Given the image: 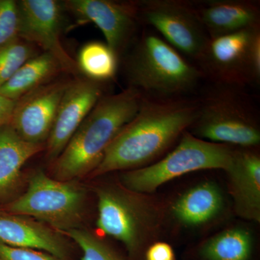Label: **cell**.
<instances>
[{
	"instance_id": "obj_26",
	"label": "cell",
	"mask_w": 260,
	"mask_h": 260,
	"mask_svg": "<svg viewBox=\"0 0 260 260\" xmlns=\"http://www.w3.org/2000/svg\"><path fill=\"white\" fill-rule=\"evenodd\" d=\"M145 258L146 260H174V250L167 243H153L147 249Z\"/></svg>"
},
{
	"instance_id": "obj_27",
	"label": "cell",
	"mask_w": 260,
	"mask_h": 260,
	"mask_svg": "<svg viewBox=\"0 0 260 260\" xmlns=\"http://www.w3.org/2000/svg\"><path fill=\"white\" fill-rule=\"evenodd\" d=\"M16 103L0 94V128L10 124Z\"/></svg>"
},
{
	"instance_id": "obj_18",
	"label": "cell",
	"mask_w": 260,
	"mask_h": 260,
	"mask_svg": "<svg viewBox=\"0 0 260 260\" xmlns=\"http://www.w3.org/2000/svg\"><path fill=\"white\" fill-rule=\"evenodd\" d=\"M42 149L22 139L10 124L0 128V201L16 189L24 164Z\"/></svg>"
},
{
	"instance_id": "obj_4",
	"label": "cell",
	"mask_w": 260,
	"mask_h": 260,
	"mask_svg": "<svg viewBox=\"0 0 260 260\" xmlns=\"http://www.w3.org/2000/svg\"><path fill=\"white\" fill-rule=\"evenodd\" d=\"M98 229L122 243L131 254L158 237L166 210L149 194L107 184L95 188Z\"/></svg>"
},
{
	"instance_id": "obj_8",
	"label": "cell",
	"mask_w": 260,
	"mask_h": 260,
	"mask_svg": "<svg viewBox=\"0 0 260 260\" xmlns=\"http://www.w3.org/2000/svg\"><path fill=\"white\" fill-rule=\"evenodd\" d=\"M197 61L204 76L215 84L240 88L259 83V27L209 38Z\"/></svg>"
},
{
	"instance_id": "obj_11",
	"label": "cell",
	"mask_w": 260,
	"mask_h": 260,
	"mask_svg": "<svg viewBox=\"0 0 260 260\" xmlns=\"http://www.w3.org/2000/svg\"><path fill=\"white\" fill-rule=\"evenodd\" d=\"M62 5L80 23L95 24L118 56L130 44L140 20L137 2L68 0Z\"/></svg>"
},
{
	"instance_id": "obj_14",
	"label": "cell",
	"mask_w": 260,
	"mask_h": 260,
	"mask_svg": "<svg viewBox=\"0 0 260 260\" xmlns=\"http://www.w3.org/2000/svg\"><path fill=\"white\" fill-rule=\"evenodd\" d=\"M235 213L250 221L260 222V157L253 148L233 150L225 169Z\"/></svg>"
},
{
	"instance_id": "obj_6",
	"label": "cell",
	"mask_w": 260,
	"mask_h": 260,
	"mask_svg": "<svg viewBox=\"0 0 260 260\" xmlns=\"http://www.w3.org/2000/svg\"><path fill=\"white\" fill-rule=\"evenodd\" d=\"M233 150L229 145L200 139L189 131L181 135L174 150L162 159L121 176V184L135 192L151 194L168 181L189 173L229 167Z\"/></svg>"
},
{
	"instance_id": "obj_10",
	"label": "cell",
	"mask_w": 260,
	"mask_h": 260,
	"mask_svg": "<svg viewBox=\"0 0 260 260\" xmlns=\"http://www.w3.org/2000/svg\"><path fill=\"white\" fill-rule=\"evenodd\" d=\"M18 37L42 48L59 61L64 72L78 74V65L61 41L62 4L55 0H20Z\"/></svg>"
},
{
	"instance_id": "obj_24",
	"label": "cell",
	"mask_w": 260,
	"mask_h": 260,
	"mask_svg": "<svg viewBox=\"0 0 260 260\" xmlns=\"http://www.w3.org/2000/svg\"><path fill=\"white\" fill-rule=\"evenodd\" d=\"M18 3L13 0H0V48L18 39Z\"/></svg>"
},
{
	"instance_id": "obj_16",
	"label": "cell",
	"mask_w": 260,
	"mask_h": 260,
	"mask_svg": "<svg viewBox=\"0 0 260 260\" xmlns=\"http://www.w3.org/2000/svg\"><path fill=\"white\" fill-rule=\"evenodd\" d=\"M193 5L209 38L259 27V8L254 2L207 0Z\"/></svg>"
},
{
	"instance_id": "obj_2",
	"label": "cell",
	"mask_w": 260,
	"mask_h": 260,
	"mask_svg": "<svg viewBox=\"0 0 260 260\" xmlns=\"http://www.w3.org/2000/svg\"><path fill=\"white\" fill-rule=\"evenodd\" d=\"M143 95L134 88L103 95L54 161V177L72 181L91 174L106 150L139 109Z\"/></svg>"
},
{
	"instance_id": "obj_19",
	"label": "cell",
	"mask_w": 260,
	"mask_h": 260,
	"mask_svg": "<svg viewBox=\"0 0 260 260\" xmlns=\"http://www.w3.org/2000/svg\"><path fill=\"white\" fill-rule=\"evenodd\" d=\"M64 72L59 61L50 54L43 52L24 63L14 75L0 88V94L18 101Z\"/></svg>"
},
{
	"instance_id": "obj_20",
	"label": "cell",
	"mask_w": 260,
	"mask_h": 260,
	"mask_svg": "<svg viewBox=\"0 0 260 260\" xmlns=\"http://www.w3.org/2000/svg\"><path fill=\"white\" fill-rule=\"evenodd\" d=\"M254 239L246 228H229L203 243L200 254L205 260H249Z\"/></svg>"
},
{
	"instance_id": "obj_7",
	"label": "cell",
	"mask_w": 260,
	"mask_h": 260,
	"mask_svg": "<svg viewBox=\"0 0 260 260\" xmlns=\"http://www.w3.org/2000/svg\"><path fill=\"white\" fill-rule=\"evenodd\" d=\"M85 200L86 194L81 186L73 181L52 179L39 169L29 178L25 192L9 203L6 210L45 223L64 234L79 228Z\"/></svg>"
},
{
	"instance_id": "obj_21",
	"label": "cell",
	"mask_w": 260,
	"mask_h": 260,
	"mask_svg": "<svg viewBox=\"0 0 260 260\" xmlns=\"http://www.w3.org/2000/svg\"><path fill=\"white\" fill-rule=\"evenodd\" d=\"M117 54L107 44L93 42L84 45L76 61L87 78L103 83L114 78L118 70Z\"/></svg>"
},
{
	"instance_id": "obj_3",
	"label": "cell",
	"mask_w": 260,
	"mask_h": 260,
	"mask_svg": "<svg viewBox=\"0 0 260 260\" xmlns=\"http://www.w3.org/2000/svg\"><path fill=\"white\" fill-rule=\"evenodd\" d=\"M129 88L144 97L180 98L194 90L204 75L161 37L145 32L126 62Z\"/></svg>"
},
{
	"instance_id": "obj_23",
	"label": "cell",
	"mask_w": 260,
	"mask_h": 260,
	"mask_svg": "<svg viewBox=\"0 0 260 260\" xmlns=\"http://www.w3.org/2000/svg\"><path fill=\"white\" fill-rule=\"evenodd\" d=\"M80 248L81 260H122L107 243L93 233L81 229H72L65 232Z\"/></svg>"
},
{
	"instance_id": "obj_1",
	"label": "cell",
	"mask_w": 260,
	"mask_h": 260,
	"mask_svg": "<svg viewBox=\"0 0 260 260\" xmlns=\"http://www.w3.org/2000/svg\"><path fill=\"white\" fill-rule=\"evenodd\" d=\"M198 109V101L143 96L137 114L116 135L90 175L150 165L189 130Z\"/></svg>"
},
{
	"instance_id": "obj_9",
	"label": "cell",
	"mask_w": 260,
	"mask_h": 260,
	"mask_svg": "<svg viewBox=\"0 0 260 260\" xmlns=\"http://www.w3.org/2000/svg\"><path fill=\"white\" fill-rule=\"evenodd\" d=\"M138 17L181 54L198 61L209 40L193 3L182 0L137 2Z\"/></svg>"
},
{
	"instance_id": "obj_13",
	"label": "cell",
	"mask_w": 260,
	"mask_h": 260,
	"mask_svg": "<svg viewBox=\"0 0 260 260\" xmlns=\"http://www.w3.org/2000/svg\"><path fill=\"white\" fill-rule=\"evenodd\" d=\"M104 95L102 83L89 80H71L60 104L47 141V157L54 162L75 131Z\"/></svg>"
},
{
	"instance_id": "obj_25",
	"label": "cell",
	"mask_w": 260,
	"mask_h": 260,
	"mask_svg": "<svg viewBox=\"0 0 260 260\" xmlns=\"http://www.w3.org/2000/svg\"><path fill=\"white\" fill-rule=\"evenodd\" d=\"M0 260H64L54 255L36 250L13 247L0 242Z\"/></svg>"
},
{
	"instance_id": "obj_5",
	"label": "cell",
	"mask_w": 260,
	"mask_h": 260,
	"mask_svg": "<svg viewBox=\"0 0 260 260\" xmlns=\"http://www.w3.org/2000/svg\"><path fill=\"white\" fill-rule=\"evenodd\" d=\"M216 85L198 101L196 118L188 131L212 143L256 148L260 143L257 111L239 87Z\"/></svg>"
},
{
	"instance_id": "obj_12",
	"label": "cell",
	"mask_w": 260,
	"mask_h": 260,
	"mask_svg": "<svg viewBox=\"0 0 260 260\" xmlns=\"http://www.w3.org/2000/svg\"><path fill=\"white\" fill-rule=\"evenodd\" d=\"M70 82H49L17 101L10 124L19 137L32 144L47 143Z\"/></svg>"
},
{
	"instance_id": "obj_22",
	"label": "cell",
	"mask_w": 260,
	"mask_h": 260,
	"mask_svg": "<svg viewBox=\"0 0 260 260\" xmlns=\"http://www.w3.org/2000/svg\"><path fill=\"white\" fill-rule=\"evenodd\" d=\"M37 54L35 45L20 38L0 48V88L24 63Z\"/></svg>"
},
{
	"instance_id": "obj_17",
	"label": "cell",
	"mask_w": 260,
	"mask_h": 260,
	"mask_svg": "<svg viewBox=\"0 0 260 260\" xmlns=\"http://www.w3.org/2000/svg\"><path fill=\"white\" fill-rule=\"evenodd\" d=\"M0 242L44 251L63 259L67 254L66 245L58 232L24 215L0 213Z\"/></svg>"
},
{
	"instance_id": "obj_15",
	"label": "cell",
	"mask_w": 260,
	"mask_h": 260,
	"mask_svg": "<svg viewBox=\"0 0 260 260\" xmlns=\"http://www.w3.org/2000/svg\"><path fill=\"white\" fill-rule=\"evenodd\" d=\"M225 207V196L218 184L203 181L178 195L171 203L169 213L179 226L200 229L221 218Z\"/></svg>"
}]
</instances>
